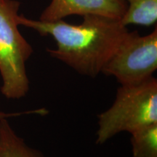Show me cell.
<instances>
[{"mask_svg":"<svg viewBox=\"0 0 157 157\" xmlns=\"http://www.w3.org/2000/svg\"><path fill=\"white\" fill-rule=\"evenodd\" d=\"M42 114V111L40 109L30 110V111H22V112H14V113H5L0 111V120L3 119H9L11 117H20L22 115H39Z\"/></svg>","mask_w":157,"mask_h":157,"instance_id":"9","label":"cell"},{"mask_svg":"<svg viewBox=\"0 0 157 157\" xmlns=\"http://www.w3.org/2000/svg\"><path fill=\"white\" fill-rule=\"evenodd\" d=\"M127 7L124 0H52L39 20L52 22L71 15H98L121 20Z\"/></svg>","mask_w":157,"mask_h":157,"instance_id":"5","label":"cell"},{"mask_svg":"<svg viewBox=\"0 0 157 157\" xmlns=\"http://www.w3.org/2000/svg\"><path fill=\"white\" fill-rule=\"evenodd\" d=\"M7 119L0 120V157H44L17 135Z\"/></svg>","mask_w":157,"mask_h":157,"instance_id":"6","label":"cell"},{"mask_svg":"<svg viewBox=\"0 0 157 157\" xmlns=\"http://www.w3.org/2000/svg\"><path fill=\"white\" fill-rule=\"evenodd\" d=\"M156 69V27L146 36H140L137 31H128L101 73L115 77L121 86H127L147 81Z\"/></svg>","mask_w":157,"mask_h":157,"instance_id":"4","label":"cell"},{"mask_svg":"<svg viewBox=\"0 0 157 157\" xmlns=\"http://www.w3.org/2000/svg\"><path fill=\"white\" fill-rule=\"evenodd\" d=\"M132 157H157V123L131 133Z\"/></svg>","mask_w":157,"mask_h":157,"instance_id":"8","label":"cell"},{"mask_svg":"<svg viewBox=\"0 0 157 157\" xmlns=\"http://www.w3.org/2000/svg\"><path fill=\"white\" fill-rule=\"evenodd\" d=\"M98 117L97 144L119 132L132 133L157 123V80L153 76L135 85L121 86L113 103Z\"/></svg>","mask_w":157,"mask_h":157,"instance_id":"2","label":"cell"},{"mask_svg":"<svg viewBox=\"0 0 157 157\" xmlns=\"http://www.w3.org/2000/svg\"><path fill=\"white\" fill-rule=\"evenodd\" d=\"M20 5L17 0H0L1 93L10 100L21 99L28 93L26 62L33 53L32 47L18 29Z\"/></svg>","mask_w":157,"mask_h":157,"instance_id":"3","label":"cell"},{"mask_svg":"<svg viewBox=\"0 0 157 157\" xmlns=\"http://www.w3.org/2000/svg\"><path fill=\"white\" fill-rule=\"evenodd\" d=\"M20 25L32 29L41 36L50 35L56 49H47L52 58L78 74L95 78L101 74L128 32L121 20L98 15H86L79 25L62 20L48 22L18 16Z\"/></svg>","mask_w":157,"mask_h":157,"instance_id":"1","label":"cell"},{"mask_svg":"<svg viewBox=\"0 0 157 157\" xmlns=\"http://www.w3.org/2000/svg\"><path fill=\"white\" fill-rule=\"evenodd\" d=\"M127 7L121 22L124 25L130 24L150 26L157 21V0H124Z\"/></svg>","mask_w":157,"mask_h":157,"instance_id":"7","label":"cell"}]
</instances>
